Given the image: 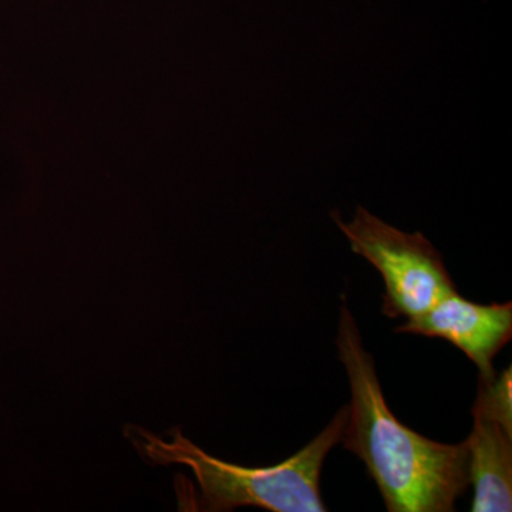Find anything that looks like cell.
<instances>
[{
	"label": "cell",
	"mask_w": 512,
	"mask_h": 512,
	"mask_svg": "<svg viewBox=\"0 0 512 512\" xmlns=\"http://www.w3.org/2000/svg\"><path fill=\"white\" fill-rule=\"evenodd\" d=\"M396 332L447 340L477 366L481 382H491L495 356L512 338V303L480 305L456 291Z\"/></svg>",
	"instance_id": "cell-4"
},
{
	"label": "cell",
	"mask_w": 512,
	"mask_h": 512,
	"mask_svg": "<svg viewBox=\"0 0 512 512\" xmlns=\"http://www.w3.org/2000/svg\"><path fill=\"white\" fill-rule=\"evenodd\" d=\"M466 440L468 474L474 485L473 512L512 510V431L500 421L473 412Z\"/></svg>",
	"instance_id": "cell-5"
},
{
	"label": "cell",
	"mask_w": 512,
	"mask_h": 512,
	"mask_svg": "<svg viewBox=\"0 0 512 512\" xmlns=\"http://www.w3.org/2000/svg\"><path fill=\"white\" fill-rule=\"evenodd\" d=\"M336 346L352 392L340 443L365 463L387 511H454L470 485L466 441L439 443L396 419L384 400L375 359L346 305L340 308Z\"/></svg>",
	"instance_id": "cell-1"
},
{
	"label": "cell",
	"mask_w": 512,
	"mask_h": 512,
	"mask_svg": "<svg viewBox=\"0 0 512 512\" xmlns=\"http://www.w3.org/2000/svg\"><path fill=\"white\" fill-rule=\"evenodd\" d=\"M333 220L352 251L382 275L386 291L382 312L387 318H417L457 291L443 258L421 232L400 231L363 207L357 208L350 222L338 214Z\"/></svg>",
	"instance_id": "cell-3"
},
{
	"label": "cell",
	"mask_w": 512,
	"mask_h": 512,
	"mask_svg": "<svg viewBox=\"0 0 512 512\" xmlns=\"http://www.w3.org/2000/svg\"><path fill=\"white\" fill-rule=\"evenodd\" d=\"M349 407L343 406L326 429L301 451L271 467H241L205 453L181 430L168 431V440L140 427L127 436L141 454L156 464H180L195 481H177L181 511H231L259 507L274 512H323L320 473L326 457L342 441Z\"/></svg>",
	"instance_id": "cell-2"
},
{
	"label": "cell",
	"mask_w": 512,
	"mask_h": 512,
	"mask_svg": "<svg viewBox=\"0 0 512 512\" xmlns=\"http://www.w3.org/2000/svg\"><path fill=\"white\" fill-rule=\"evenodd\" d=\"M471 412L500 421L504 427L512 431L511 366H508L500 376H495L491 382H481L480 380L477 399Z\"/></svg>",
	"instance_id": "cell-6"
}]
</instances>
